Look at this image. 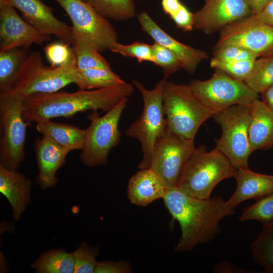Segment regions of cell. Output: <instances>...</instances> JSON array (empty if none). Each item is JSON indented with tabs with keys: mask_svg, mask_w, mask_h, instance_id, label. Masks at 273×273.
Segmentation results:
<instances>
[{
	"mask_svg": "<svg viewBox=\"0 0 273 273\" xmlns=\"http://www.w3.org/2000/svg\"><path fill=\"white\" fill-rule=\"evenodd\" d=\"M165 207L173 220H177L181 236L176 251L192 250L200 244L207 243L219 233L220 221L235 214L221 196L198 199L186 195L177 187L166 188L162 198Z\"/></svg>",
	"mask_w": 273,
	"mask_h": 273,
	"instance_id": "obj_1",
	"label": "cell"
},
{
	"mask_svg": "<svg viewBox=\"0 0 273 273\" xmlns=\"http://www.w3.org/2000/svg\"><path fill=\"white\" fill-rule=\"evenodd\" d=\"M132 83L72 92H56L23 98V117L29 124L57 117H70L79 112L99 110L107 112L134 90Z\"/></svg>",
	"mask_w": 273,
	"mask_h": 273,
	"instance_id": "obj_2",
	"label": "cell"
},
{
	"mask_svg": "<svg viewBox=\"0 0 273 273\" xmlns=\"http://www.w3.org/2000/svg\"><path fill=\"white\" fill-rule=\"evenodd\" d=\"M75 84L84 89L81 72L76 59L59 66L45 65L40 52H31L22 64L10 90L23 98L39 94L56 92L64 87Z\"/></svg>",
	"mask_w": 273,
	"mask_h": 273,
	"instance_id": "obj_3",
	"label": "cell"
},
{
	"mask_svg": "<svg viewBox=\"0 0 273 273\" xmlns=\"http://www.w3.org/2000/svg\"><path fill=\"white\" fill-rule=\"evenodd\" d=\"M236 170L217 148L207 151L201 146L194 150L176 187L188 196L208 199L215 186L224 179L233 177Z\"/></svg>",
	"mask_w": 273,
	"mask_h": 273,
	"instance_id": "obj_4",
	"label": "cell"
},
{
	"mask_svg": "<svg viewBox=\"0 0 273 273\" xmlns=\"http://www.w3.org/2000/svg\"><path fill=\"white\" fill-rule=\"evenodd\" d=\"M163 108L169 130L178 135L194 140L201 125L216 113L194 94L190 86L166 81Z\"/></svg>",
	"mask_w": 273,
	"mask_h": 273,
	"instance_id": "obj_5",
	"label": "cell"
},
{
	"mask_svg": "<svg viewBox=\"0 0 273 273\" xmlns=\"http://www.w3.org/2000/svg\"><path fill=\"white\" fill-rule=\"evenodd\" d=\"M166 79H162L152 89H147L141 82L132 80V84L141 93L143 110L139 118L132 122L125 134L138 140L143 152L140 169L150 168L154 146L167 128L163 108V94Z\"/></svg>",
	"mask_w": 273,
	"mask_h": 273,
	"instance_id": "obj_6",
	"label": "cell"
},
{
	"mask_svg": "<svg viewBox=\"0 0 273 273\" xmlns=\"http://www.w3.org/2000/svg\"><path fill=\"white\" fill-rule=\"evenodd\" d=\"M23 98L8 91L0 93V164L17 170L24 156L27 127L23 117Z\"/></svg>",
	"mask_w": 273,
	"mask_h": 273,
	"instance_id": "obj_7",
	"label": "cell"
},
{
	"mask_svg": "<svg viewBox=\"0 0 273 273\" xmlns=\"http://www.w3.org/2000/svg\"><path fill=\"white\" fill-rule=\"evenodd\" d=\"M128 98L122 99L113 108L100 116L94 111L89 117L80 160L88 167L104 165L108 162L110 150L119 143V123Z\"/></svg>",
	"mask_w": 273,
	"mask_h": 273,
	"instance_id": "obj_8",
	"label": "cell"
},
{
	"mask_svg": "<svg viewBox=\"0 0 273 273\" xmlns=\"http://www.w3.org/2000/svg\"><path fill=\"white\" fill-rule=\"evenodd\" d=\"M250 115L251 106L236 105L213 116L221 128L216 148L236 169L248 167V158L252 152L248 136Z\"/></svg>",
	"mask_w": 273,
	"mask_h": 273,
	"instance_id": "obj_9",
	"label": "cell"
},
{
	"mask_svg": "<svg viewBox=\"0 0 273 273\" xmlns=\"http://www.w3.org/2000/svg\"><path fill=\"white\" fill-rule=\"evenodd\" d=\"M72 23L73 38L79 37L100 53L110 50L118 35L109 20L83 0H54Z\"/></svg>",
	"mask_w": 273,
	"mask_h": 273,
	"instance_id": "obj_10",
	"label": "cell"
},
{
	"mask_svg": "<svg viewBox=\"0 0 273 273\" xmlns=\"http://www.w3.org/2000/svg\"><path fill=\"white\" fill-rule=\"evenodd\" d=\"M189 85L195 96L216 114L236 105L251 106L258 98L245 81L216 70L210 78L192 80Z\"/></svg>",
	"mask_w": 273,
	"mask_h": 273,
	"instance_id": "obj_11",
	"label": "cell"
},
{
	"mask_svg": "<svg viewBox=\"0 0 273 273\" xmlns=\"http://www.w3.org/2000/svg\"><path fill=\"white\" fill-rule=\"evenodd\" d=\"M194 142L167 128L156 142L150 168L160 178L166 188L177 187L183 171L195 149Z\"/></svg>",
	"mask_w": 273,
	"mask_h": 273,
	"instance_id": "obj_12",
	"label": "cell"
},
{
	"mask_svg": "<svg viewBox=\"0 0 273 273\" xmlns=\"http://www.w3.org/2000/svg\"><path fill=\"white\" fill-rule=\"evenodd\" d=\"M226 44L247 49L257 58L273 55V27L251 15L221 29L215 46Z\"/></svg>",
	"mask_w": 273,
	"mask_h": 273,
	"instance_id": "obj_13",
	"label": "cell"
},
{
	"mask_svg": "<svg viewBox=\"0 0 273 273\" xmlns=\"http://www.w3.org/2000/svg\"><path fill=\"white\" fill-rule=\"evenodd\" d=\"M252 15L245 0H205L194 13V28L210 34Z\"/></svg>",
	"mask_w": 273,
	"mask_h": 273,
	"instance_id": "obj_14",
	"label": "cell"
},
{
	"mask_svg": "<svg viewBox=\"0 0 273 273\" xmlns=\"http://www.w3.org/2000/svg\"><path fill=\"white\" fill-rule=\"evenodd\" d=\"M51 39L23 19L13 7L0 4V52L20 47L28 48Z\"/></svg>",
	"mask_w": 273,
	"mask_h": 273,
	"instance_id": "obj_15",
	"label": "cell"
},
{
	"mask_svg": "<svg viewBox=\"0 0 273 273\" xmlns=\"http://www.w3.org/2000/svg\"><path fill=\"white\" fill-rule=\"evenodd\" d=\"M0 4L8 5L19 10L25 20L41 33L54 35L61 41L72 43V26L56 17L52 8L42 0H0Z\"/></svg>",
	"mask_w": 273,
	"mask_h": 273,
	"instance_id": "obj_16",
	"label": "cell"
},
{
	"mask_svg": "<svg viewBox=\"0 0 273 273\" xmlns=\"http://www.w3.org/2000/svg\"><path fill=\"white\" fill-rule=\"evenodd\" d=\"M136 17L143 31L155 42L173 52L180 60L183 68L189 73L193 74L198 64L208 58L205 51L183 44L169 35L146 12H142Z\"/></svg>",
	"mask_w": 273,
	"mask_h": 273,
	"instance_id": "obj_17",
	"label": "cell"
},
{
	"mask_svg": "<svg viewBox=\"0 0 273 273\" xmlns=\"http://www.w3.org/2000/svg\"><path fill=\"white\" fill-rule=\"evenodd\" d=\"M34 149L38 170L36 183L41 189L52 188L57 183L56 172L69 152L43 135L35 140Z\"/></svg>",
	"mask_w": 273,
	"mask_h": 273,
	"instance_id": "obj_18",
	"label": "cell"
},
{
	"mask_svg": "<svg viewBox=\"0 0 273 273\" xmlns=\"http://www.w3.org/2000/svg\"><path fill=\"white\" fill-rule=\"evenodd\" d=\"M233 177L237 187L226 201L234 209L245 200L258 199L273 193V175L256 173L247 167L237 169Z\"/></svg>",
	"mask_w": 273,
	"mask_h": 273,
	"instance_id": "obj_19",
	"label": "cell"
},
{
	"mask_svg": "<svg viewBox=\"0 0 273 273\" xmlns=\"http://www.w3.org/2000/svg\"><path fill=\"white\" fill-rule=\"evenodd\" d=\"M31 180L17 170H10L0 164V192L9 201L13 218L19 220L30 201Z\"/></svg>",
	"mask_w": 273,
	"mask_h": 273,
	"instance_id": "obj_20",
	"label": "cell"
},
{
	"mask_svg": "<svg viewBox=\"0 0 273 273\" xmlns=\"http://www.w3.org/2000/svg\"><path fill=\"white\" fill-rule=\"evenodd\" d=\"M166 188L160 178L151 169H140L129 179L127 197L139 206H146L158 199H162Z\"/></svg>",
	"mask_w": 273,
	"mask_h": 273,
	"instance_id": "obj_21",
	"label": "cell"
},
{
	"mask_svg": "<svg viewBox=\"0 0 273 273\" xmlns=\"http://www.w3.org/2000/svg\"><path fill=\"white\" fill-rule=\"evenodd\" d=\"M248 136L252 152L273 147V112L258 99L251 105Z\"/></svg>",
	"mask_w": 273,
	"mask_h": 273,
	"instance_id": "obj_22",
	"label": "cell"
},
{
	"mask_svg": "<svg viewBox=\"0 0 273 273\" xmlns=\"http://www.w3.org/2000/svg\"><path fill=\"white\" fill-rule=\"evenodd\" d=\"M36 129L43 136L48 137L69 152L81 150L85 138V129L50 120L36 123Z\"/></svg>",
	"mask_w": 273,
	"mask_h": 273,
	"instance_id": "obj_23",
	"label": "cell"
},
{
	"mask_svg": "<svg viewBox=\"0 0 273 273\" xmlns=\"http://www.w3.org/2000/svg\"><path fill=\"white\" fill-rule=\"evenodd\" d=\"M27 48L0 52V93L10 90L19 69L28 56Z\"/></svg>",
	"mask_w": 273,
	"mask_h": 273,
	"instance_id": "obj_24",
	"label": "cell"
},
{
	"mask_svg": "<svg viewBox=\"0 0 273 273\" xmlns=\"http://www.w3.org/2000/svg\"><path fill=\"white\" fill-rule=\"evenodd\" d=\"M38 273H71L74 269L71 253L52 250L40 255L31 265Z\"/></svg>",
	"mask_w": 273,
	"mask_h": 273,
	"instance_id": "obj_25",
	"label": "cell"
},
{
	"mask_svg": "<svg viewBox=\"0 0 273 273\" xmlns=\"http://www.w3.org/2000/svg\"><path fill=\"white\" fill-rule=\"evenodd\" d=\"M101 16L116 21L133 18L136 14L134 0H83Z\"/></svg>",
	"mask_w": 273,
	"mask_h": 273,
	"instance_id": "obj_26",
	"label": "cell"
},
{
	"mask_svg": "<svg viewBox=\"0 0 273 273\" xmlns=\"http://www.w3.org/2000/svg\"><path fill=\"white\" fill-rule=\"evenodd\" d=\"M250 248L253 259L264 268V272L273 273V223L263 225Z\"/></svg>",
	"mask_w": 273,
	"mask_h": 273,
	"instance_id": "obj_27",
	"label": "cell"
},
{
	"mask_svg": "<svg viewBox=\"0 0 273 273\" xmlns=\"http://www.w3.org/2000/svg\"><path fill=\"white\" fill-rule=\"evenodd\" d=\"M245 82L254 92L261 94L273 85V55L256 59Z\"/></svg>",
	"mask_w": 273,
	"mask_h": 273,
	"instance_id": "obj_28",
	"label": "cell"
},
{
	"mask_svg": "<svg viewBox=\"0 0 273 273\" xmlns=\"http://www.w3.org/2000/svg\"><path fill=\"white\" fill-rule=\"evenodd\" d=\"M72 43L76 66L80 72L92 68H111L100 53L81 38L74 37Z\"/></svg>",
	"mask_w": 273,
	"mask_h": 273,
	"instance_id": "obj_29",
	"label": "cell"
},
{
	"mask_svg": "<svg viewBox=\"0 0 273 273\" xmlns=\"http://www.w3.org/2000/svg\"><path fill=\"white\" fill-rule=\"evenodd\" d=\"M80 72L86 89L114 86L125 82L111 68H92Z\"/></svg>",
	"mask_w": 273,
	"mask_h": 273,
	"instance_id": "obj_30",
	"label": "cell"
},
{
	"mask_svg": "<svg viewBox=\"0 0 273 273\" xmlns=\"http://www.w3.org/2000/svg\"><path fill=\"white\" fill-rule=\"evenodd\" d=\"M239 219L242 222L257 220L263 225L273 223V193L256 199L255 203L244 208Z\"/></svg>",
	"mask_w": 273,
	"mask_h": 273,
	"instance_id": "obj_31",
	"label": "cell"
},
{
	"mask_svg": "<svg viewBox=\"0 0 273 273\" xmlns=\"http://www.w3.org/2000/svg\"><path fill=\"white\" fill-rule=\"evenodd\" d=\"M255 60L225 61L213 57L210 61V66L234 79L244 81L250 74Z\"/></svg>",
	"mask_w": 273,
	"mask_h": 273,
	"instance_id": "obj_32",
	"label": "cell"
},
{
	"mask_svg": "<svg viewBox=\"0 0 273 273\" xmlns=\"http://www.w3.org/2000/svg\"><path fill=\"white\" fill-rule=\"evenodd\" d=\"M152 47L153 63L162 69L164 78L169 77L183 68L180 60L173 52L155 42Z\"/></svg>",
	"mask_w": 273,
	"mask_h": 273,
	"instance_id": "obj_33",
	"label": "cell"
},
{
	"mask_svg": "<svg viewBox=\"0 0 273 273\" xmlns=\"http://www.w3.org/2000/svg\"><path fill=\"white\" fill-rule=\"evenodd\" d=\"M98 248H92L86 243H82L79 247L71 253L75 273L94 272L98 262L96 256L98 254Z\"/></svg>",
	"mask_w": 273,
	"mask_h": 273,
	"instance_id": "obj_34",
	"label": "cell"
},
{
	"mask_svg": "<svg viewBox=\"0 0 273 273\" xmlns=\"http://www.w3.org/2000/svg\"><path fill=\"white\" fill-rule=\"evenodd\" d=\"M110 51L124 57L135 58L139 63L144 61L153 62L152 45L143 42L135 41L126 45L117 41L112 44Z\"/></svg>",
	"mask_w": 273,
	"mask_h": 273,
	"instance_id": "obj_35",
	"label": "cell"
},
{
	"mask_svg": "<svg viewBox=\"0 0 273 273\" xmlns=\"http://www.w3.org/2000/svg\"><path fill=\"white\" fill-rule=\"evenodd\" d=\"M68 43L56 41L49 43L43 49L48 61L53 67L67 64L75 59V56L72 48Z\"/></svg>",
	"mask_w": 273,
	"mask_h": 273,
	"instance_id": "obj_36",
	"label": "cell"
},
{
	"mask_svg": "<svg viewBox=\"0 0 273 273\" xmlns=\"http://www.w3.org/2000/svg\"><path fill=\"white\" fill-rule=\"evenodd\" d=\"M213 55L214 58L225 61L255 60L257 58L247 49L233 44L215 46Z\"/></svg>",
	"mask_w": 273,
	"mask_h": 273,
	"instance_id": "obj_37",
	"label": "cell"
},
{
	"mask_svg": "<svg viewBox=\"0 0 273 273\" xmlns=\"http://www.w3.org/2000/svg\"><path fill=\"white\" fill-rule=\"evenodd\" d=\"M176 27L184 31H191L194 28V13L183 4L171 17Z\"/></svg>",
	"mask_w": 273,
	"mask_h": 273,
	"instance_id": "obj_38",
	"label": "cell"
},
{
	"mask_svg": "<svg viewBox=\"0 0 273 273\" xmlns=\"http://www.w3.org/2000/svg\"><path fill=\"white\" fill-rule=\"evenodd\" d=\"M132 271L129 263L123 261H103L98 262L95 273H128Z\"/></svg>",
	"mask_w": 273,
	"mask_h": 273,
	"instance_id": "obj_39",
	"label": "cell"
},
{
	"mask_svg": "<svg viewBox=\"0 0 273 273\" xmlns=\"http://www.w3.org/2000/svg\"><path fill=\"white\" fill-rule=\"evenodd\" d=\"M252 15L257 19L273 27V1L259 13Z\"/></svg>",
	"mask_w": 273,
	"mask_h": 273,
	"instance_id": "obj_40",
	"label": "cell"
},
{
	"mask_svg": "<svg viewBox=\"0 0 273 273\" xmlns=\"http://www.w3.org/2000/svg\"><path fill=\"white\" fill-rule=\"evenodd\" d=\"M183 4L180 0H162L161 6L164 12L171 17L180 9Z\"/></svg>",
	"mask_w": 273,
	"mask_h": 273,
	"instance_id": "obj_41",
	"label": "cell"
},
{
	"mask_svg": "<svg viewBox=\"0 0 273 273\" xmlns=\"http://www.w3.org/2000/svg\"><path fill=\"white\" fill-rule=\"evenodd\" d=\"M249 7L252 15H256L261 12L273 0H245Z\"/></svg>",
	"mask_w": 273,
	"mask_h": 273,
	"instance_id": "obj_42",
	"label": "cell"
},
{
	"mask_svg": "<svg viewBox=\"0 0 273 273\" xmlns=\"http://www.w3.org/2000/svg\"><path fill=\"white\" fill-rule=\"evenodd\" d=\"M261 101L273 112V85L267 88L261 94Z\"/></svg>",
	"mask_w": 273,
	"mask_h": 273,
	"instance_id": "obj_43",
	"label": "cell"
},
{
	"mask_svg": "<svg viewBox=\"0 0 273 273\" xmlns=\"http://www.w3.org/2000/svg\"><path fill=\"white\" fill-rule=\"evenodd\" d=\"M140 1H146V0H140Z\"/></svg>",
	"mask_w": 273,
	"mask_h": 273,
	"instance_id": "obj_44",
	"label": "cell"
}]
</instances>
